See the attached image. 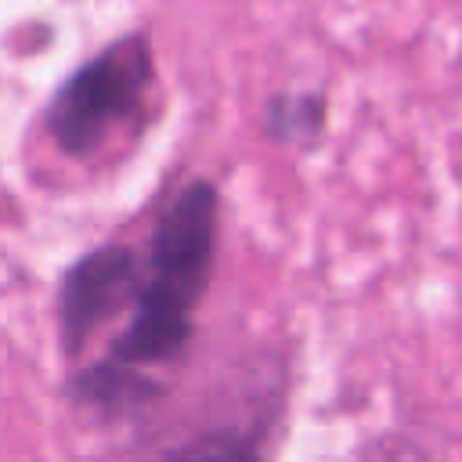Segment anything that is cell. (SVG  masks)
<instances>
[{
	"label": "cell",
	"mask_w": 462,
	"mask_h": 462,
	"mask_svg": "<svg viewBox=\"0 0 462 462\" xmlns=\"http://www.w3.org/2000/svg\"><path fill=\"white\" fill-rule=\"evenodd\" d=\"M144 256L130 242H101L65 263L54 285V336L65 361L87 354L94 336L130 314L141 292Z\"/></svg>",
	"instance_id": "cell-3"
},
{
	"label": "cell",
	"mask_w": 462,
	"mask_h": 462,
	"mask_svg": "<svg viewBox=\"0 0 462 462\" xmlns=\"http://www.w3.org/2000/svg\"><path fill=\"white\" fill-rule=\"evenodd\" d=\"M220 209L224 199L209 177H188L170 191L141 249L144 278L137 303L108 339L105 357L155 375L188 357L199 336L195 310L217 271Z\"/></svg>",
	"instance_id": "cell-1"
},
{
	"label": "cell",
	"mask_w": 462,
	"mask_h": 462,
	"mask_svg": "<svg viewBox=\"0 0 462 462\" xmlns=\"http://www.w3.org/2000/svg\"><path fill=\"white\" fill-rule=\"evenodd\" d=\"M61 393L94 422H126L152 411L170 393V383L155 372H141L101 354L87 365H76L65 375Z\"/></svg>",
	"instance_id": "cell-4"
},
{
	"label": "cell",
	"mask_w": 462,
	"mask_h": 462,
	"mask_svg": "<svg viewBox=\"0 0 462 462\" xmlns=\"http://www.w3.org/2000/svg\"><path fill=\"white\" fill-rule=\"evenodd\" d=\"M159 87V58L148 29H126L87 54L47 94L40 126L54 152L72 162L94 159L119 130L144 119Z\"/></svg>",
	"instance_id": "cell-2"
},
{
	"label": "cell",
	"mask_w": 462,
	"mask_h": 462,
	"mask_svg": "<svg viewBox=\"0 0 462 462\" xmlns=\"http://www.w3.org/2000/svg\"><path fill=\"white\" fill-rule=\"evenodd\" d=\"M267 430L263 426H209L199 430L166 451H159L152 462H267Z\"/></svg>",
	"instance_id": "cell-6"
},
{
	"label": "cell",
	"mask_w": 462,
	"mask_h": 462,
	"mask_svg": "<svg viewBox=\"0 0 462 462\" xmlns=\"http://www.w3.org/2000/svg\"><path fill=\"white\" fill-rule=\"evenodd\" d=\"M328 94L318 87L274 90L260 105V134L278 148L314 152L328 137Z\"/></svg>",
	"instance_id": "cell-5"
},
{
	"label": "cell",
	"mask_w": 462,
	"mask_h": 462,
	"mask_svg": "<svg viewBox=\"0 0 462 462\" xmlns=\"http://www.w3.org/2000/svg\"><path fill=\"white\" fill-rule=\"evenodd\" d=\"M357 462H440L426 440L408 430H383L368 437L357 451Z\"/></svg>",
	"instance_id": "cell-7"
}]
</instances>
